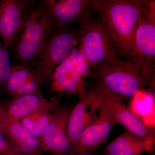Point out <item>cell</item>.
<instances>
[{"label":"cell","instance_id":"7","mask_svg":"<svg viewBox=\"0 0 155 155\" xmlns=\"http://www.w3.org/2000/svg\"><path fill=\"white\" fill-rule=\"evenodd\" d=\"M135 64L153 84L155 65V15L143 11L128 61Z\"/></svg>","mask_w":155,"mask_h":155},{"label":"cell","instance_id":"24","mask_svg":"<svg viewBox=\"0 0 155 155\" xmlns=\"http://www.w3.org/2000/svg\"><path fill=\"white\" fill-rule=\"evenodd\" d=\"M74 155H95L92 153L90 151H84L82 152L78 153Z\"/></svg>","mask_w":155,"mask_h":155},{"label":"cell","instance_id":"23","mask_svg":"<svg viewBox=\"0 0 155 155\" xmlns=\"http://www.w3.org/2000/svg\"><path fill=\"white\" fill-rule=\"evenodd\" d=\"M7 114L2 103H0V132L4 134L5 126Z\"/></svg>","mask_w":155,"mask_h":155},{"label":"cell","instance_id":"15","mask_svg":"<svg viewBox=\"0 0 155 155\" xmlns=\"http://www.w3.org/2000/svg\"><path fill=\"white\" fill-rule=\"evenodd\" d=\"M4 134L22 155H42L43 153L39 140L18 120L7 116Z\"/></svg>","mask_w":155,"mask_h":155},{"label":"cell","instance_id":"11","mask_svg":"<svg viewBox=\"0 0 155 155\" xmlns=\"http://www.w3.org/2000/svg\"><path fill=\"white\" fill-rule=\"evenodd\" d=\"M71 110L59 107L53 112V118L40 140L44 152L54 155H71L73 146L67 134V125Z\"/></svg>","mask_w":155,"mask_h":155},{"label":"cell","instance_id":"16","mask_svg":"<svg viewBox=\"0 0 155 155\" xmlns=\"http://www.w3.org/2000/svg\"><path fill=\"white\" fill-rule=\"evenodd\" d=\"M154 141L146 140L128 131L120 134L106 147L107 155H140L152 151Z\"/></svg>","mask_w":155,"mask_h":155},{"label":"cell","instance_id":"13","mask_svg":"<svg viewBox=\"0 0 155 155\" xmlns=\"http://www.w3.org/2000/svg\"><path fill=\"white\" fill-rule=\"evenodd\" d=\"M61 99L60 96L46 98L40 93L11 97L2 103L7 116L19 121L38 112H54L60 107Z\"/></svg>","mask_w":155,"mask_h":155},{"label":"cell","instance_id":"12","mask_svg":"<svg viewBox=\"0 0 155 155\" xmlns=\"http://www.w3.org/2000/svg\"><path fill=\"white\" fill-rule=\"evenodd\" d=\"M99 93L102 104L114 119L116 124H120L127 131L146 140L154 141L148 127L130 108L125 106L122 100L95 88Z\"/></svg>","mask_w":155,"mask_h":155},{"label":"cell","instance_id":"4","mask_svg":"<svg viewBox=\"0 0 155 155\" xmlns=\"http://www.w3.org/2000/svg\"><path fill=\"white\" fill-rule=\"evenodd\" d=\"M81 28H53L42 52L30 67L45 83H50L56 69L79 44Z\"/></svg>","mask_w":155,"mask_h":155},{"label":"cell","instance_id":"18","mask_svg":"<svg viewBox=\"0 0 155 155\" xmlns=\"http://www.w3.org/2000/svg\"><path fill=\"white\" fill-rule=\"evenodd\" d=\"M36 73L34 68L28 65L12 66L11 75L5 90L7 94L14 97L28 79Z\"/></svg>","mask_w":155,"mask_h":155},{"label":"cell","instance_id":"17","mask_svg":"<svg viewBox=\"0 0 155 155\" xmlns=\"http://www.w3.org/2000/svg\"><path fill=\"white\" fill-rule=\"evenodd\" d=\"M130 110L147 127L155 122V96L152 92L140 90L131 98Z\"/></svg>","mask_w":155,"mask_h":155},{"label":"cell","instance_id":"1","mask_svg":"<svg viewBox=\"0 0 155 155\" xmlns=\"http://www.w3.org/2000/svg\"><path fill=\"white\" fill-rule=\"evenodd\" d=\"M147 1L96 0V12L121 58L127 61Z\"/></svg>","mask_w":155,"mask_h":155},{"label":"cell","instance_id":"3","mask_svg":"<svg viewBox=\"0 0 155 155\" xmlns=\"http://www.w3.org/2000/svg\"><path fill=\"white\" fill-rule=\"evenodd\" d=\"M52 23L40 1L28 13L25 25L12 45L13 56L20 65L30 66L44 48L53 29Z\"/></svg>","mask_w":155,"mask_h":155},{"label":"cell","instance_id":"2","mask_svg":"<svg viewBox=\"0 0 155 155\" xmlns=\"http://www.w3.org/2000/svg\"><path fill=\"white\" fill-rule=\"evenodd\" d=\"M97 88L122 100L131 98L140 90L151 85L135 64L119 59L92 69Z\"/></svg>","mask_w":155,"mask_h":155},{"label":"cell","instance_id":"8","mask_svg":"<svg viewBox=\"0 0 155 155\" xmlns=\"http://www.w3.org/2000/svg\"><path fill=\"white\" fill-rule=\"evenodd\" d=\"M53 28L78 25L81 28L92 19L96 0H42Z\"/></svg>","mask_w":155,"mask_h":155},{"label":"cell","instance_id":"10","mask_svg":"<svg viewBox=\"0 0 155 155\" xmlns=\"http://www.w3.org/2000/svg\"><path fill=\"white\" fill-rule=\"evenodd\" d=\"M79 98L71 110L67 125V134L73 148L84 130L97 118L101 106V97L96 88L87 90Z\"/></svg>","mask_w":155,"mask_h":155},{"label":"cell","instance_id":"9","mask_svg":"<svg viewBox=\"0 0 155 155\" xmlns=\"http://www.w3.org/2000/svg\"><path fill=\"white\" fill-rule=\"evenodd\" d=\"M36 3L31 0H0V38L7 49L17 39Z\"/></svg>","mask_w":155,"mask_h":155},{"label":"cell","instance_id":"5","mask_svg":"<svg viewBox=\"0 0 155 155\" xmlns=\"http://www.w3.org/2000/svg\"><path fill=\"white\" fill-rule=\"evenodd\" d=\"M80 28L82 31L78 49L91 69L122 59L99 19L93 18Z\"/></svg>","mask_w":155,"mask_h":155},{"label":"cell","instance_id":"19","mask_svg":"<svg viewBox=\"0 0 155 155\" xmlns=\"http://www.w3.org/2000/svg\"><path fill=\"white\" fill-rule=\"evenodd\" d=\"M53 118L50 112H41L20 119L19 122L40 142Z\"/></svg>","mask_w":155,"mask_h":155},{"label":"cell","instance_id":"20","mask_svg":"<svg viewBox=\"0 0 155 155\" xmlns=\"http://www.w3.org/2000/svg\"><path fill=\"white\" fill-rule=\"evenodd\" d=\"M12 66L8 50L0 38V91L5 90L11 75Z\"/></svg>","mask_w":155,"mask_h":155},{"label":"cell","instance_id":"14","mask_svg":"<svg viewBox=\"0 0 155 155\" xmlns=\"http://www.w3.org/2000/svg\"><path fill=\"white\" fill-rule=\"evenodd\" d=\"M116 123L102 104L98 116L81 136L71 155L90 151L102 145L108 138Z\"/></svg>","mask_w":155,"mask_h":155},{"label":"cell","instance_id":"21","mask_svg":"<svg viewBox=\"0 0 155 155\" xmlns=\"http://www.w3.org/2000/svg\"><path fill=\"white\" fill-rule=\"evenodd\" d=\"M45 82L38 75L37 73L29 78L28 81L18 91L15 97L41 93V86Z\"/></svg>","mask_w":155,"mask_h":155},{"label":"cell","instance_id":"6","mask_svg":"<svg viewBox=\"0 0 155 155\" xmlns=\"http://www.w3.org/2000/svg\"><path fill=\"white\" fill-rule=\"evenodd\" d=\"M91 71L79 49H74L55 70L50 82L51 89L59 93L76 94L80 96L87 91L86 78L91 75Z\"/></svg>","mask_w":155,"mask_h":155},{"label":"cell","instance_id":"22","mask_svg":"<svg viewBox=\"0 0 155 155\" xmlns=\"http://www.w3.org/2000/svg\"><path fill=\"white\" fill-rule=\"evenodd\" d=\"M0 155H22L8 138L0 132Z\"/></svg>","mask_w":155,"mask_h":155}]
</instances>
